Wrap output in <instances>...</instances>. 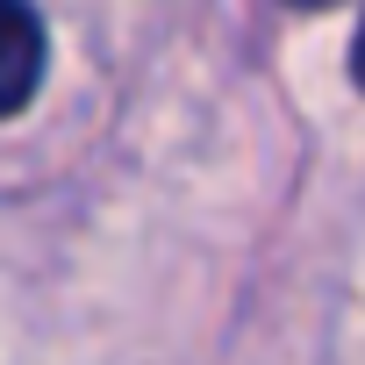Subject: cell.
<instances>
[{
    "label": "cell",
    "instance_id": "1",
    "mask_svg": "<svg viewBox=\"0 0 365 365\" xmlns=\"http://www.w3.org/2000/svg\"><path fill=\"white\" fill-rule=\"evenodd\" d=\"M43 65H51V51H43L36 8L29 0H0V115H22L36 101Z\"/></svg>",
    "mask_w": 365,
    "mask_h": 365
},
{
    "label": "cell",
    "instance_id": "2",
    "mask_svg": "<svg viewBox=\"0 0 365 365\" xmlns=\"http://www.w3.org/2000/svg\"><path fill=\"white\" fill-rule=\"evenodd\" d=\"M351 79L365 86V22H358V43H351Z\"/></svg>",
    "mask_w": 365,
    "mask_h": 365
},
{
    "label": "cell",
    "instance_id": "3",
    "mask_svg": "<svg viewBox=\"0 0 365 365\" xmlns=\"http://www.w3.org/2000/svg\"><path fill=\"white\" fill-rule=\"evenodd\" d=\"M294 8H336V0H294Z\"/></svg>",
    "mask_w": 365,
    "mask_h": 365
}]
</instances>
